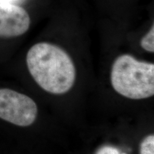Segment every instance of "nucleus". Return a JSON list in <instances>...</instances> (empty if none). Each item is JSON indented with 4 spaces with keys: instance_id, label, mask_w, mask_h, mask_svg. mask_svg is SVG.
Returning <instances> with one entry per match:
<instances>
[{
    "instance_id": "nucleus-4",
    "label": "nucleus",
    "mask_w": 154,
    "mask_h": 154,
    "mask_svg": "<svg viewBox=\"0 0 154 154\" xmlns=\"http://www.w3.org/2000/svg\"><path fill=\"white\" fill-rule=\"evenodd\" d=\"M31 18L23 7L13 4H0V38H14L26 33Z\"/></svg>"
},
{
    "instance_id": "nucleus-5",
    "label": "nucleus",
    "mask_w": 154,
    "mask_h": 154,
    "mask_svg": "<svg viewBox=\"0 0 154 154\" xmlns=\"http://www.w3.org/2000/svg\"><path fill=\"white\" fill-rule=\"evenodd\" d=\"M140 45L143 49L150 53L154 52V25L152 24L149 32L141 38Z\"/></svg>"
},
{
    "instance_id": "nucleus-7",
    "label": "nucleus",
    "mask_w": 154,
    "mask_h": 154,
    "mask_svg": "<svg viewBox=\"0 0 154 154\" xmlns=\"http://www.w3.org/2000/svg\"><path fill=\"white\" fill-rule=\"evenodd\" d=\"M96 154H126L117 148L111 146H103L96 151Z\"/></svg>"
},
{
    "instance_id": "nucleus-1",
    "label": "nucleus",
    "mask_w": 154,
    "mask_h": 154,
    "mask_svg": "<svg viewBox=\"0 0 154 154\" xmlns=\"http://www.w3.org/2000/svg\"><path fill=\"white\" fill-rule=\"evenodd\" d=\"M26 61L32 78L48 93L64 94L74 86L76 77L74 61L59 46L45 42L36 43L28 51Z\"/></svg>"
},
{
    "instance_id": "nucleus-2",
    "label": "nucleus",
    "mask_w": 154,
    "mask_h": 154,
    "mask_svg": "<svg viewBox=\"0 0 154 154\" xmlns=\"http://www.w3.org/2000/svg\"><path fill=\"white\" fill-rule=\"evenodd\" d=\"M113 89L122 96L140 100L154 94V64L124 54L113 61L111 70Z\"/></svg>"
},
{
    "instance_id": "nucleus-6",
    "label": "nucleus",
    "mask_w": 154,
    "mask_h": 154,
    "mask_svg": "<svg viewBox=\"0 0 154 154\" xmlns=\"http://www.w3.org/2000/svg\"><path fill=\"white\" fill-rule=\"evenodd\" d=\"M140 154H154V135L144 138L140 144Z\"/></svg>"
},
{
    "instance_id": "nucleus-8",
    "label": "nucleus",
    "mask_w": 154,
    "mask_h": 154,
    "mask_svg": "<svg viewBox=\"0 0 154 154\" xmlns=\"http://www.w3.org/2000/svg\"><path fill=\"white\" fill-rule=\"evenodd\" d=\"M22 0H0V4H13L17 5Z\"/></svg>"
},
{
    "instance_id": "nucleus-3",
    "label": "nucleus",
    "mask_w": 154,
    "mask_h": 154,
    "mask_svg": "<svg viewBox=\"0 0 154 154\" xmlns=\"http://www.w3.org/2000/svg\"><path fill=\"white\" fill-rule=\"evenodd\" d=\"M38 108L32 98L9 88H0V118L19 126H29L37 117Z\"/></svg>"
}]
</instances>
